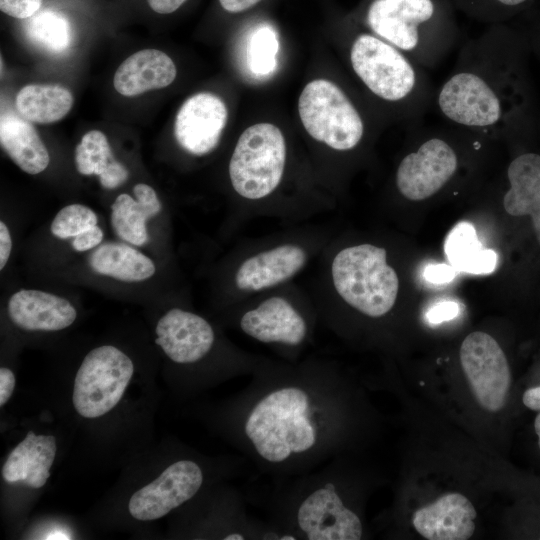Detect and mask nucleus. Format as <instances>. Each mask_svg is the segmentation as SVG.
<instances>
[{"label": "nucleus", "instance_id": "nucleus-1", "mask_svg": "<svg viewBox=\"0 0 540 540\" xmlns=\"http://www.w3.org/2000/svg\"><path fill=\"white\" fill-rule=\"evenodd\" d=\"M252 376L221 415L229 440L259 473L287 478L341 455L352 436L353 408L336 370L262 365Z\"/></svg>", "mask_w": 540, "mask_h": 540}, {"label": "nucleus", "instance_id": "nucleus-2", "mask_svg": "<svg viewBox=\"0 0 540 540\" xmlns=\"http://www.w3.org/2000/svg\"><path fill=\"white\" fill-rule=\"evenodd\" d=\"M530 103L525 43L500 23L461 46L433 107L446 123L498 140L530 126Z\"/></svg>", "mask_w": 540, "mask_h": 540}, {"label": "nucleus", "instance_id": "nucleus-3", "mask_svg": "<svg viewBox=\"0 0 540 540\" xmlns=\"http://www.w3.org/2000/svg\"><path fill=\"white\" fill-rule=\"evenodd\" d=\"M341 455L274 484L262 506L291 540H360L364 524L351 500L352 487Z\"/></svg>", "mask_w": 540, "mask_h": 540}, {"label": "nucleus", "instance_id": "nucleus-4", "mask_svg": "<svg viewBox=\"0 0 540 540\" xmlns=\"http://www.w3.org/2000/svg\"><path fill=\"white\" fill-rule=\"evenodd\" d=\"M451 0H371L363 22L420 66L436 68L459 41Z\"/></svg>", "mask_w": 540, "mask_h": 540}, {"label": "nucleus", "instance_id": "nucleus-5", "mask_svg": "<svg viewBox=\"0 0 540 540\" xmlns=\"http://www.w3.org/2000/svg\"><path fill=\"white\" fill-rule=\"evenodd\" d=\"M349 62L371 95L411 126H420L434 106L435 89L427 70L370 31L355 35Z\"/></svg>", "mask_w": 540, "mask_h": 540}, {"label": "nucleus", "instance_id": "nucleus-6", "mask_svg": "<svg viewBox=\"0 0 540 540\" xmlns=\"http://www.w3.org/2000/svg\"><path fill=\"white\" fill-rule=\"evenodd\" d=\"M445 124L422 133L414 148L401 159L395 183L407 200H426L448 186L462 167V151L479 136Z\"/></svg>", "mask_w": 540, "mask_h": 540}, {"label": "nucleus", "instance_id": "nucleus-7", "mask_svg": "<svg viewBox=\"0 0 540 540\" xmlns=\"http://www.w3.org/2000/svg\"><path fill=\"white\" fill-rule=\"evenodd\" d=\"M386 258L384 248L361 244L344 248L332 262L337 293L349 306L371 318L386 315L397 298L398 276Z\"/></svg>", "mask_w": 540, "mask_h": 540}, {"label": "nucleus", "instance_id": "nucleus-8", "mask_svg": "<svg viewBox=\"0 0 540 540\" xmlns=\"http://www.w3.org/2000/svg\"><path fill=\"white\" fill-rule=\"evenodd\" d=\"M298 112L308 134L337 151L355 149L366 134V121L357 105L329 80L306 84L299 96Z\"/></svg>", "mask_w": 540, "mask_h": 540}, {"label": "nucleus", "instance_id": "nucleus-9", "mask_svg": "<svg viewBox=\"0 0 540 540\" xmlns=\"http://www.w3.org/2000/svg\"><path fill=\"white\" fill-rule=\"evenodd\" d=\"M286 162V144L281 130L271 123H257L239 137L229 163L234 190L256 200L279 185Z\"/></svg>", "mask_w": 540, "mask_h": 540}, {"label": "nucleus", "instance_id": "nucleus-10", "mask_svg": "<svg viewBox=\"0 0 540 540\" xmlns=\"http://www.w3.org/2000/svg\"><path fill=\"white\" fill-rule=\"evenodd\" d=\"M134 373L132 360L120 349L103 345L83 359L74 380L72 402L84 418H97L121 400Z\"/></svg>", "mask_w": 540, "mask_h": 540}, {"label": "nucleus", "instance_id": "nucleus-11", "mask_svg": "<svg viewBox=\"0 0 540 540\" xmlns=\"http://www.w3.org/2000/svg\"><path fill=\"white\" fill-rule=\"evenodd\" d=\"M460 363L479 405L489 412L500 411L505 406L512 378L498 342L482 331L470 333L461 344Z\"/></svg>", "mask_w": 540, "mask_h": 540}, {"label": "nucleus", "instance_id": "nucleus-12", "mask_svg": "<svg viewBox=\"0 0 540 540\" xmlns=\"http://www.w3.org/2000/svg\"><path fill=\"white\" fill-rule=\"evenodd\" d=\"M204 482L205 470L199 462L190 458L176 460L155 480L132 494L129 513L140 521L162 518L192 500Z\"/></svg>", "mask_w": 540, "mask_h": 540}, {"label": "nucleus", "instance_id": "nucleus-13", "mask_svg": "<svg viewBox=\"0 0 540 540\" xmlns=\"http://www.w3.org/2000/svg\"><path fill=\"white\" fill-rule=\"evenodd\" d=\"M227 119L224 101L215 94L200 92L186 99L179 108L174 135L185 151L205 155L217 147Z\"/></svg>", "mask_w": 540, "mask_h": 540}, {"label": "nucleus", "instance_id": "nucleus-14", "mask_svg": "<svg viewBox=\"0 0 540 540\" xmlns=\"http://www.w3.org/2000/svg\"><path fill=\"white\" fill-rule=\"evenodd\" d=\"M155 342L166 356L179 365H194L212 351L216 336L203 317L173 308L157 322Z\"/></svg>", "mask_w": 540, "mask_h": 540}, {"label": "nucleus", "instance_id": "nucleus-15", "mask_svg": "<svg viewBox=\"0 0 540 540\" xmlns=\"http://www.w3.org/2000/svg\"><path fill=\"white\" fill-rule=\"evenodd\" d=\"M239 326L246 335L259 342L287 347L302 345L309 333L302 314L288 300L278 296L244 312Z\"/></svg>", "mask_w": 540, "mask_h": 540}, {"label": "nucleus", "instance_id": "nucleus-16", "mask_svg": "<svg viewBox=\"0 0 540 540\" xmlns=\"http://www.w3.org/2000/svg\"><path fill=\"white\" fill-rule=\"evenodd\" d=\"M476 509L463 494L446 493L412 515L415 530L428 540H466L475 532Z\"/></svg>", "mask_w": 540, "mask_h": 540}, {"label": "nucleus", "instance_id": "nucleus-17", "mask_svg": "<svg viewBox=\"0 0 540 540\" xmlns=\"http://www.w3.org/2000/svg\"><path fill=\"white\" fill-rule=\"evenodd\" d=\"M11 321L27 331H59L69 327L77 312L72 304L57 295L39 290H20L8 303Z\"/></svg>", "mask_w": 540, "mask_h": 540}, {"label": "nucleus", "instance_id": "nucleus-18", "mask_svg": "<svg viewBox=\"0 0 540 540\" xmlns=\"http://www.w3.org/2000/svg\"><path fill=\"white\" fill-rule=\"evenodd\" d=\"M306 262L303 248L286 244L246 259L237 270L239 289L259 291L280 284L301 270Z\"/></svg>", "mask_w": 540, "mask_h": 540}, {"label": "nucleus", "instance_id": "nucleus-19", "mask_svg": "<svg viewBox=\"0 0 540 540\" xmlns=\"http://www.w3.org/2000/svg\"><path fill=\"white\" fill-rule=\"evenodd\" d=\"M176 75V66L165 52L144 49L120 64L114 74L113 85L119 94L132 97L165 88L175 80Z\"/></svg>", "mask_w": 540, "mask_h": 540}, {"label": "nucleus", "instance_id": "nucleus-20", "mask_svg": "<svg viewBox=\"0 0 540 540\" xmlns=\"http://www.w3.org/2000/svg\"><path fill=\"white\" fill-rule=\"evenodd\" d=\"M509 188L503 196L505 211L512 216H530L540 243V154L523 152L506 171Z\"/></svg>", "mask_w": 540, "mask_h": 540}, {"label": "nucleus", "instance_id": "nucleus-21", "mask_svg": "<svg viewBox=\"0 0 540 540\" xmlns=\"http://www.w3.org/2000/svg\"><path fill=\"white\" fill-rule=\"evenodd\" d=\"M57 451L56 438L36 435L29 431L10 453L2 468L8 483L24 482L32 488H41L50 477V468Z\"/></svg>", "mask_w": 540, "mask_h": 540}, {"label": "nucleus", "instance_id": "nucleus-22", "mask_svg": "<svg viewBox=\"0 0 540 540\" xmlns=\"http://www.w3.org/2000/svg\"><path fill=\"white\" fill-rule=\"evenodd\" d=\"M136 200L129 194H120L111 205V224L116 235L135 246L148 240L146 221L161 210L155 190L144 183L133 188Z\"/></svg>", "mask_w": 540, "mask_h": 540}, {"label": "nucleus", "instance_id": "nucleus-23", "mask_svg": "<svg viewBox=\"0 0 540 540\" xmlns=\"http://www.w3.org/2000/svg\"><path fill=\"white\" fill-rule=\"evenodd\" d=\"M0 143L10 159L28 174H39L49 165L46 146L31 122L22 116L1 115Z\"/></svg>", "mask_w": 540, "mask_h": 540}, {"label": "nucleus", "instance_id": "nucleus-24", "mask_svg": "<svg viewBox=\"0 0 540 540\" xmlns=\"http://www.w3.org/2000/svg\"><path fill=\"white\" fill-rule=\"evenodd\" d=\"M89 264L95 272L124 282L144 281L155 273L150 258L120 242L100 245L90 255Z\"/></svg>", "mask_w": 540, "mask_h": 540}, {"label": "nucleus", "instance_id": "nucleus-25", "mask_svg": "<svg viewBox=\"0 0 540 540\" xmlns=\"http://www.w3.org/2000/svg\"><path fill=\"white\" fill-rule=\"evenodd\" d=\"M444 251L453 267L470 274L492 273L497 264L496 252L483 248L474 226L467 221L457 223L450 230Z\"/></svg>", "mask_w": 540, "mask_h": 540}, {"label": "nucleus", "instance_id": "nucleus-26", "mask_svg": "<svg viewBox=\"0 0 540 540\" xmlns=\"http://www.w3.org/2000/svg\"><path fill=\"white\" fill-rule=\"evenodd\" d=\"M74 103L72 93L60 85L30 84L16 96L19 114L30 122L53 123L64 118Z\"/></svg>", "mask_w": 540, "mask_h": 540}, {"label": "nucleus", "instance_id": "nucleus-27", "mask_svg": "<svg viewBox=\"0 0 540 540\" xmlns=\"http://www.w3.org/2000/svg\"><path fill=\"white\" fill-rule=\"evenodd\" d=\"M25 33L32 44L50 54L66 52L72 41L68 19L52 9L39 10L27 18Z\"/></svg>", "mask_w": 540, "mask_h": 540}, {"label": "nucleus", "instance_id": "nucleus-28", "mask_svg": "<svg viewBox=\"0 0 540 540\" xmlns=\"http://www.w3.org/2000/svg\"><path fill=\"white\" fill-rule=\"evenodd\" d=\"M279 40L269 24H260L250 33L246 45V65L256 77L271 75L277 67Z\"/></svg>", "mask_w": 540, "mask_h": 540}, {"label": "nucleus", "instance_id": "nucleus-29", "mask_svg": "<svg viewBox=\"0 0 540 540\" xmlns=\"http://www.w3.org/2000/svg\"><path fill=\"white\" fill-rule=\"evenodd\" d=\"M114 160L108 139L99 130H91L84 134L75 148L76 168L82 175L99 176Z\"/></svg>", "mask_w": 540, "mask_h": 540}, {"label": "nucleus", "instance_id": "nucleus-30", "mask_svg": "<svg viewBox=\"0 0 540 540\" xmlns=\"http://www.w3.org/2000/svg\"><path fill=\"white\" fill-rule=\"evenodd\" d=\"M529 0H451L453 6L469 18L487 25L508 20Z\"/></svg>", "mask_w": 540, "mask_h": 540}, {"label": "nucleus", "instance_id": "nucleus-31", "mask_svg": "<svg viewBox=\"0 0 540 540\" xmlns=\"http://www.w3.org/2000/svg\"><path fill=\"white\" fill-rule=\"evenodd\" d=\"M97 215L89 207L71 204L62 208L51 223V232L60 239L75 237L97 225Z\"/></svg>", "mask_w": 540, "mask_h": 540}, {"label": "nucleus", "instance_id": "nucleus-32", "mask_svg": "<svg viewBox=\"0 0 540 540\" xmlns=\"http://www.w3.org/2000/svg\"><path fill=\"white\" fill-rule=\"evenodd\" d=\"M42 0H0L3 13L17 19H27L40 10Z\"/></svg>", "mask_w": 540, "mask_h": 540}, {"label": "nucleus", "instance_id": "nucleus-33", "mask_svg": "<svg viewBox=\"0 0 540 540\" xmlns=\"http://www.w3.org/2000/svg\"><path fill=\"white\" fill-rule=\"evenodd\" d=\"M128 170L120 162L114 160L98 177L102 187L115 189L122 185L128 178Z\"/></svg>", "mask_w": 540, "mask_h": 540}, {"label": "nucleus", "instance_id": "nucleus-34", "mask_svg": "<svg viewBox=\"0 0 540 540\" xmlns=\"http://www.w3.org/2000/svg\"><path fill=\"white\" fill-rule=\"evenodd\" d=\"M459 313V305L455 301L437 302L426 312V319L432 324L452 320Z\"/></svg>", "mask_w": 540, "mask_h": 540}, {"label": "nucleus", "instance_id": "nucleus-35", "mask_svg": "<svg viewBox=\"0 0 540 540\" xmlns=\"http://www.w3.org/2000/svg\"><path fill=\"white\" fill-rule=\"evenodd\" d=\"M460 271L451 264H429L425 267L423 276L433 284H444L452 281Z\"/></svg>", "mask_w": 540, "mask_h": 540}, {"label": "nucleus", "instance_id": "nucleus-36", "mask_svg": "<svg viewBox=\"0 0 540 540\" xmlns=\"http://www.w3.org/2000/svg\"><path fill=\"white\" fill-rule=\"evenodd\" d=\"M102 239V229L98 225H95L75 236L72 246L74 250L84 252L99 245Z\"/></svg>", "mask_w": 540, "mask_h": 540}, {"label": "nucleus", "instance_id": "nucleus-37", "mask_svg": "<svg viewBox=\"0 0 540 540\" xmlns=\"http://www.w3.org/2000/svg\"><path fill=\"white\" fill-rule=\"evenodd\" d=\"M14 373L5 367L0 368V406H4L10 399L15 387Z\"/></svg>", "mask_w": 540, "mask_h": 540}, {"label": "nucleus", "instance_id": "nucleus-38", "mask_svg": "<svg viewBox=\"0 0 540 540\" xmlns=\"http://www.w3.org/2000/svg\"><path fill=\"white\" fill-rule=\"evenodd\" d=\"M12 249V240L6 224L0 222V269L6 265Z\"/></svg>", "mask_w": 540, "mask_h": 540}, {"label": "nucleus", "instance_id": "nucleus-39", "mask_svg": "<svg viewBox=\"0 0 540 540\" xmlns=\"http://www.w3.org/2000/svg\"><path fill=\"white\" fill-rule=\"evenodd\" d=\"M187 0H147L150 8L159 14H169L176 11Z\"/></svg>", "mask_w": 540, "mask_h": 540}, {"label": "nucleus", "instance_id": "nucleus-40", "mask_svg": "<svg viewBox=\"0 0 540 540\" xmlns=\"http://www.w3.org/2000/svg\"><path fill=\"white\" fill-rule=\"evenodd\" d=\"M261 0H219L222 8L230 13L245 11Z\"/></svg>", "mask_w": 540, "mask_h": 540}, {"label": "nucleus", "instance_id": "nucleus-41", "mask_svg": "<svg viewBox=\"0 0 540 540\" xmlns=\"http://www.w3.org/2000/svg\"><path fill=\"white\" fill-rule=\"evenodd\" d=\"M522 402L528 409L540 411V386L528 388L522 396Z\"/></svg>", "mask_w": 540, "mask_h": 540}, {"label": "nucleus", "instance_id": "nucleus-42", "mask_svg": "<svg viewBox=\"0 0 540 540\" xmlns=\"http://www.w3.org/2000/svg\"><path fill=\"white\" fill-rule=\"evenodd\" d=\"M534 430L538 437V446L540 448V412L537 414L534 420Z\"/></svg>", "mask_w": 540, "mask_h": 540}]
</instances>
